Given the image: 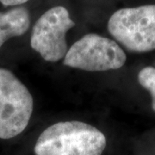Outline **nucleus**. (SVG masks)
<instances>
[{
	"label": "nucleus",
	"mask_w": 155,
	"mask_h": 155,
	"mask_svg": "<svg viewBox=\"0 0 155 155\" xmlns=\"http://www.w3.org/2000/svg\"><path fill=\"white\" fill-rule=\"evenodd\" d=\"M105 135L85 122H57L46 128L35 145V155H102Z\"/></svg>",
	"instance_id": "1"
},
{
	"label": "nucleus",
	"mask_w": 155,
	"mask_h": 155,
	"mask_svg": "<svg viewBox=\"0 0 155 155\" xmlns=\"http://www.w3.org/2000/svg\"><path fill=\"white\" fill-rule=\"evenodd\" d=\"M108 30L128 51L155 50V5L123 8L112 14Z\"/></svg>",
	"instance_id": "2"
},
{
	"label": "nucleus",
	"mask_w": 155,
	"mask_h": 155,
	"mask_svg": "<svg viewBox=\"0 0 155 155\" xmlns=\"http://www.w3.org/2000/svg\"><path fill=\"white\" fill-rule=\"evenodd\" d=\"M33 107L28 88L11 71L0 68V139H11L23 132Z\"/></svg>",
	"instance_id": "3"
},
{
	"label": "nucleus",
	"mask_w": 155,
	"mask_h": 155,
	"mask_svg": "<svg viewBox=\"0 0 155 155\" xmlns=\"http://www.w3.org/2000/svg\"><path fill=\"white\" fill-rule=\"evenodd\" d=\"M125 52L115 41L97 34H88L68 49L64 65L88 72L116 70L124 66Z\"/></svg>",
	"instance_id": "4"
},
{
	"label": "nucleus",
	"mask_w": 155,
	"mask_h": 155,
	"mask_svg": "<svg viewBox=\"0 0 155 155\" xmlns=\"http://www.w3.org/2000/svg\"><path fill=\"white\" fill-rule=\"evenodd\" d=\"M74 26L75 22L67 8L54 6L43 13L35 23L30 46L46 61H61L68 51L67 31Z\"/></svg>",
	"instance_id": "5"
},
{
	"label": "nucleus",
	"mask_w": 155,
	"mask_h": 155,
	"mask_svg": "<svg viewBox=\"0 0 155 155\" xmlns=\"http://www.w3.org/2000/svg\"><path fill=\"white\" fill-rule=\"evenodd\" d=\"M30 27V15L28 9L16 6L9 11H0V48L7 40L21 36Z\"/></svg>",
	"instance_id": "6"
},
{
	"label": "nucleus",
	"mask_w": 155,
	"mask_h": 155,
	"mask_svg": "<svg viewBox=\"0 0 155 155\" xmlns=\"http://www.w3.org/2000/svg\"><path fill=\"white\" fill-rule=\"evenodd\" d=\"M138 81L140 84L148 91L152 97V108L155 112V68L146 67L138 73Z\"/></svg>",
	"instance_id": "7"
},
{
	"label": "nucleus",
	"mask_w": 155,
	"mask_h": 155,
	"mask_svg": "<svg viewBox=\"0 0 155 155\" xmlns=\"http://www.w3.org/2000/svg\"><path fill=\"white\" fill-rule=\"evenodd\" d=\"M28 0H0V3L5 6H20Z\"/></svg>",
	"instance_id": "8"
}]
</instances>
